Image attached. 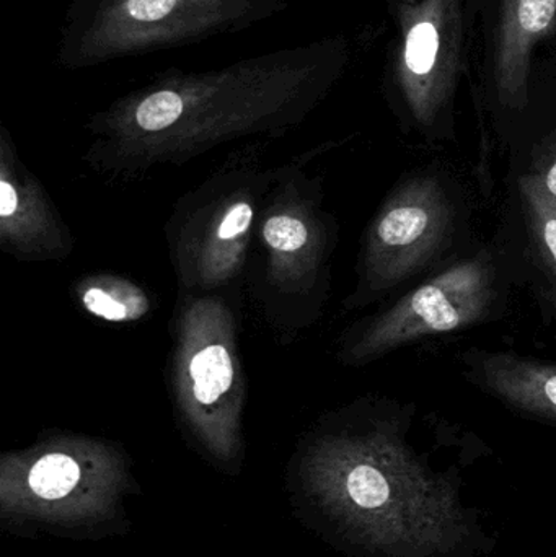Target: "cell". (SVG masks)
<instances>
[{"label":"cell","instance_id":"6da1fadb","mask_svg":"<svg viewBox=\"0 0 556 557\" xmlns=\"http://www.w3.org/2000/svg\"><path fill=\"white\" fill-rule=\"evenodd\" d=\"M353 54L351 38L335 33L208 71L163 69L91 114V153L110 165L144 166L284 133L332 94Z\"/></svg>","mask_w":556,"mask_h":557},{"label":"cell","instance_id":"7a4b0ae2","mask_svg":"<svg viewBox=\"0 0 556 557\" xmlns=\"http://www.w3.org/2000/svg\"><path fill=\"white\" fill-rule=\"evenodd\" d=\"M284 493L304 529L353 555L440 556L467 532L449 481L391 422L359 412L326 416L299 438Z\"/></svg>","mask_w":556,"mask_h":557},{"label":"cell","instance_id":"3957f363","mask_svg":"<svg viewBox=\"0 0 556 557\" xmlns=\"http://www.w3.org/2000/svg\"><path fill=\"white\" fill-rule=\"evenodd\" d=\"M136 494L133 458L110 438L52 431L0 455V530L13 539L127 535V503Z\"/></svg>","mask_w":556,"mask_h":557},{"label":"cell","instance_id":"277c9868","mask_svg":"<svg viewBox=\"0 0 556 557\" xmlns=\"http://www.w3.org/2000/svg\"><path fill=\"white\" fill-rule=\"evenodd\" d=\"M289 0H71L54 62L87 71L235 35L283 15Z\"/></svg>","mask_w":556,"mask_h":557},{"label":"cell","instance_id":"5b68a950","mask_svg":"<svg viewBox=\"0 0 556 557\" xmlns=\"http://www.w3.org/2000/svg\"><path fill=\"white\" fill-rule=\"evenodd\" d=\"M235 317L218 295H189L180 308L172 357L176 418L193 450L225 476L247 460V386L237 352Z\"/></svg>","mask_w":556,"mask_h":557},{"label":"cell","instance_id":"8992f818","mask_svg":"<svg viewBox=\"0 0 556 557\" xmlns=\"http://www.w3.org/2000/svg\"><path fill=\"white\" fill-rule=\"evenodd\" d=\"M385 2L395 28L385 52V95L413 129L443 133L472 65L469 0Z\"/></svg>","mask_w":556,"mask_h":557},{"label":"cell","instance_id":"52a82bcc","mask_svg":"<svg viewBox=\"0 0 556 557\" xmlns=\"http://www.w3.org/2000/svg\"><path fill=\"white\" fill-rule=\"evenodd\" d=\"M496 300L495 263L489 255L469 258L418 285L378 314L343 347L351 366L372 362L398 347L434 334L480 323Z\"/></svg>","mask_w":556,"mask_h":557},{"label":"cell","instance_id":"ba28073f","mask_svg":"<svg viewBox=\"0 0 556 557\" xmlns=\"http://www.w3.org/2000/svg\"><path fill=\"white\" fill-rule=\"evenodd\" d=\"M264 188L267 183L257 185L251 173H231L218 176L188 202L170 238L173 264L186 290L206 295L238 277Z\"/></svg>","mask_w":556,"mask_h":557},{"label":"cell","instance_id":"9c48e42d","mask_svg":"<svg viewBox=\"0 0 556 557\" xmlns=\"http://www.w3.org/2000/svg\"><path fill=\"white\" fill-rule=\"evenodd\" d=\"M477 107L524 113L539 48L556 35V0H469Z\"/></svg>","mask_w":556,"mask_h":557},{"label":"cell","instance_id":"30bf717a","mask_svg":"<svg viewBox=\"0 0 556 557\" xmlns=\"http://www.w3.org/2000/svg\"><path fill=\"white\" fill-rule=\"evenodd\" d=\"M454 212L433 176L408 180L369 227L358 294L378 295L420 273L449 242Z\"/></svg>","mask_w":556,"mask_h":557},{"label":"cell","instance_id":"8fae6325","mask_svg":"<svg viewBox=\"0 0 556 557\" xmlns=\"http://www.w3.org/2000/svg\"><path fill=\"white\" fill-rule=\"evenodd\" d=\"M258 238L264 304L273 310L304 307L307 313L325 276L330 238L325 215L302 183H281L261 212Z\"/></svg>","mask_w":556,"mask_h":557},{"label":"cell","instance_id":"7c38bea8","mask_svg":"<svg viewBox=\"0 0 556 557\" xmlns=\"http://www.w3.org/2000/svg\"><path fill=\"white\" fill-rule=\"evenodd\" d=\"M0 242L25 261L67 257L72 245L48 196L20 162L5 127L0 129Z\"/></svg>","mask_w":556,"mask_h":557},{"label":"cell","instance_id":"4fadbf2b","mask_svg":"<svg viewBox=\"0 0 556 557\" xmlns=\"http://www.w3.org/2000/svg\"><path fill=\"white\" fill-rule=\"evenodd\" d=\"M477 383L529 414L556 422V366L509 352L473 350L467 356Z\"/></svg>","mask_w":556,"mask_h":557},{"label":"cell","instance_id":"5bb4252c","mask_svg":"<svg viewBox=\"0 0 556 557\" xmlns=\"http://www.w3.org/2000/svg\"><path fill=\"white\" fill-rule=\"evenodd\" d=\"M77 294L84 310L110 323H133L150 310L146 290L123 277H87L78 285Z\"/></svg>","mask_w":556,"mask_h":557},{"label":"cell","instance_id":"9a60e30c","mask_svg":"<svg viewBox=\"0 0 556 557\" xmlns=\"http://www.w3.org/2000/svg\"><path fill=\"white\" fill-rule=\"evenodd\" d=\"M519 188L532 250L556 305V201L538 175L524 176Z\"/></svg>","mask_w":556,"mask_h":557},{"label":"cell","instance_id":"2e32d148","mask_svg":"<svg viewBox=\"0 0 556 557\" xmlns=\"http://www.w3.org/2000/svg\"><path fill=\"white\" fill-rule=\"evenodd\" d=\"M542 175H538L541 178L542 185H544L545 191L552 196L556 201V153L548 160L547 165L544 166Z\"/></svg>","mask_w":556,"mask_h":557},{"label":"cell","instance_id":"e0dca14e","mask_svg":"<svg viewBox=\"0 0 556 557\" xmlns=\"http://www.w3.org/2000/svg\"><path fill=\"white\" fill-rule=\"evenodd\" d=\"M401 2L413 3V2H418V0H401Z\"/></svg>","mask_w":556,"mask_h":557}]
</instances>
